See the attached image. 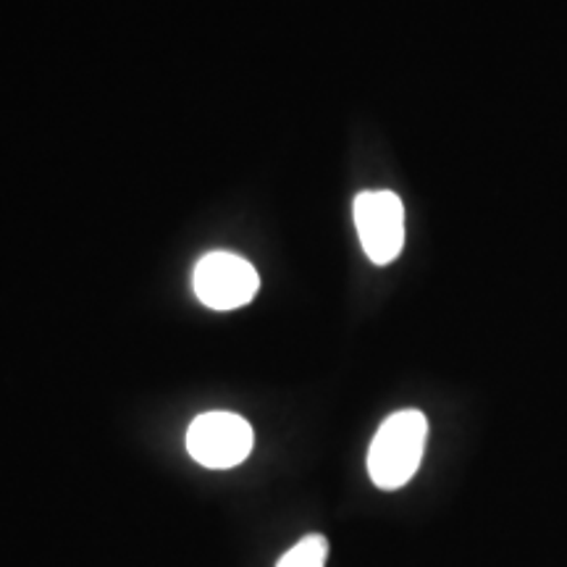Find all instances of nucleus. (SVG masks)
Instances as JSON below:
<instances>
[{"label": "nucleus", "instance_id": "1", "mask_svg": "<svg viewBox=\"0 0 567 567\" xmlns=\"http://www.w3.org/2000/svg\"><path fill=\"white\" fill-rule=\"evenodd\" d=\"M425 436L429 421L421 410H400L389 415L368 450V473L373 484L384 492L405 486L421 467Z\"/></svg>", "mask_w": 567, "mask_h": 567}, {"label": "nucleus", "instance_id": "2", "mask_svg": "<svg viewBox=\"0 0 567 567\" xmlns=\"http://www.w3.org/2000/svg\"><path fill=\"white\" fill-rule=\"evenodd\" d=\"M187 452L195 463L226 471L245 463L252 452V425L237 413H203L187 431Z\"/></svg>", "mask_w": 567, "mask_h": 567}, {"label": "nucleus", "instance_id": "5", "mask_svg": "<svg viewBox=\"0 0 567 567\" xmlns=\"http://www.w3.org/2000/svg\"><path fill=\"white\" fill-rule=\"evenodd\" d=\"M326 559H329V542H326V536L310 534L300 538L276 567H326Z\"/></svg>", "mask_w": 567, "mask_h": 567}, {"label": "nucleus", "instance_id": "3", "mask_svg": "<svg viewBox=\"0 0 567 567\" xmlns=\"http://www.w3.org/2000/svg\"><path fill=\"white\" fill-rule=\"evenodd\" d=\"M354 226L360 245L375 266L392 264L405 245V208L389 189L360 193L354 197Z\"/></svg>", "mask_w": 567, "mask_h": 567}, {"label": "nucleus", "instance_id": "4", "mask_svg": "<svg viewBox=\"0 0 567 567\" xmlns=\"http://www.w3.org/2000/svg\"><path fill=\"white\" fill-rule=\"evenodd\" d=\"M258 287V271L239 255L208 252L195 268V295L210 310L243 308Z\"/></svg>", "mask_w": 567, "mask_h": 567}]
</instances>
